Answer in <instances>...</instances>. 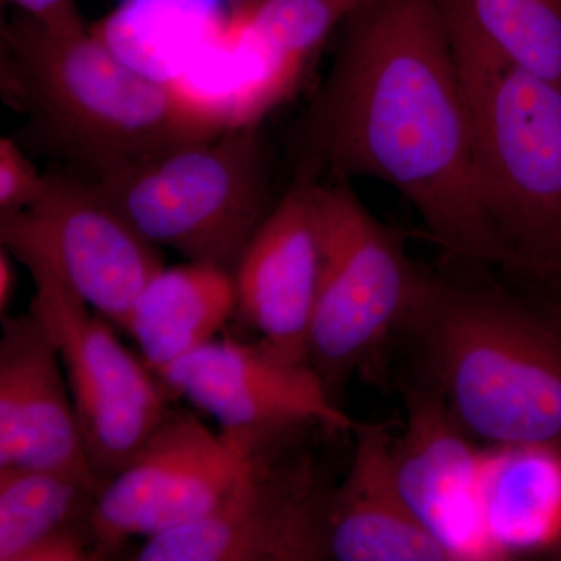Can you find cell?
Returning a JSON list of instances; mask_svg holds the SVG:
<instances>
[{
	"mask_svg": "<svg viewBox=\"0 0 561 561\" xmlns=\"http://www.w3.org/2000/svg\"><path fill=\"white\" fill-rule=\"evenodd\" d=\"M227 0H122L95 28L117 55L154 79L175 76L187 51L230 11Z\"/></svg>",
	"mask_w": 561,
	"mask_h": 561,
	"instance_id": "cell-19",
	"label": "cell"
},
{
	"mask_svg": "<svg viewBox=\"0 0 561 561\" xmlns=\"http://www.w3.org/2000/svg\"><path fill=\"white\" fill-rule=\"evenodd\" d=\"M316 186L320 278L309 331V364L335 404L404 330L430 273L393 228L373 216L345 181Z\"/></svg>",
	"mask_w": 561,
	"mask_h": 561,
	"instance_id": "cell-5",
	"label": "cell"
},
{
	"mask_svg": "<svg viewBox=\"0 0 561 561\" xmlns=\"http://www.w3.org/2000/svg\"><path fill=\"white\" fill-rule=\"evenodd\" d=\"M9 250L31 272V311L57 345L92 470L106 485L171 412L175 394L39 251Z\"/></svg>",
	"mask_w": 561,
	"mask_h": 561,
	"instance_id": "cell-8",
	"label": "cell"
},
{
	"mask_svg": "<svg viewBox=\"0 0 561 561\" xmlns=\"http://www.w3.org/2000/svg\"><path fill=\"white\" fill-rule=\"evenodd\" d=\"M346 25L309 121L313 157L400 192L454 260L513 272L479 187L440 0H364Z\"/></svg>",
	"mask_w": 561,
	"mask_h": 561,
	"instance_id": "cell-1",
	"label": "cell"
},
{
	"mask_svg": "<svg viewBox=\"0 0 561 561\" xmlns=\"http://www.w3.org/2000/svg\"><path fill=\"white\" fill-rule=\"evenodd\" d=\"M11 251L2 245L0 250V313L5 317L16 290V271L11 261Z\"/></svg>",
	"mask_w": 561,
	"mask_h": 561,
	"instance_id": "cell-24",
	"label": "cell"
},
{
	"mask_svg": "<svg viewBox=\"0 0 561 561\" xmlns=\"http://www.w3.org/2000/svg\"><path fill=\"white\" fill-rule=\"evenodd\" d=\"M408 426L393 443L405 500L454 560H500L482 516L485 454L430 383L405 390Z\"/></svg>",
	"mask_w": 561,
	"mask_h": 561,
	"instance_id": "cell-12",
	"label": "cell"
},
{
	"mask_svg": "<svg viewBox=\"0 0 561 561\" xmlns=\"http://www.w3.org/2000/svg\"><path fill=\"white\" fill-rule=\"evenodd\" d=\"M364 0H236L230 13L298 69Z\"/></svg>",
	"mask_w": 561,
	"mask_h": 561,
	"instance_id": "cell-21",
	"label": "cell"
},
{
	"mask_svg": "<svg viewBox=\"0 0 561 561\" xmlns=\"http://www.w3.org/2000/svg\"><path fill=\"white\" fill-rule=\"evenodd\" d=\"M440 2L483 203L513 273L551 283L561 276V88L505 57Z\"/></svg>",
	"mask_w": 561,
	"mask_h": 561,
	"instance_id": "cell-3",
	"label": "cell"
},
{
	"mask_svg": "<svg viewBox=\"0 0 561 561\" xmlns=\"http://www.w3.org/2000/svg\"><path fill=\"white\" fill-rule=\"evenodd\" d=\"M20 7L28 20L51 32L84 31L76 0H10Z\"/></svg>",
	"mask_w": 561,
	"mask_h": 561,
	"instance_id": "cell-23",
	"label": "cell"
},
{
	"mask_svg": "<svg viewBox=\"0 0 561 561\" xmlns=\"http://www.w3.org/2000/svg\"><path fill=\"white\" fill-rule=\"evenodd\" d=\"M516 65L561 88V0H446Z\"/></svg>",
	"mask_w": 561,
	"mask_h": 561,
	"instance_id": "cell-20",
	"label": "cell"
},
{
	"mask_svg": "<svg viewBox=\"0 0 561 561\" xmlns=\"http://www.w3.org/2000/svg\"><path fill=\"white\" fill-rule=\"evenodd\" d=\"M316 427L243 431L241 467L219 504L197 522L146 538L133 560H328L324 513L334 483L298 448Z\"/></svg>",
	"mask_w": 561,
	"mask_h": 561,
	"instance_id": "cell-7",
	"label": "cell"
},
{
	"mask_svg": "<svg viewBox=\"0 0 561 561\" xmlns=\"http://www.w3.org/2000/svg\"><path fill=\"white\" fill-rule=\"evenodd\" d=\"M245 451V432H210L173 408L135 459L103 486L94 526L106 556L133 537H153L208 515L230 489Z\"/></svg>",
	"mask_w": 561,
	"mask_h": 561,
	"instance_id": "cell-10",
	"label": "cell"
},
{
	"mask_svg": "<svg viewBox=\"0 0 561 561\" xmlns=\"http://www.w3.org/2000/svg\"><path fill=\"white\" fill-rule=\"evenodd\" d=\"M302 70L231 13L198 41L169 80L210 135L254 128L297 87Z\"/></svg>",
	"mask_w": 561,
	"mask_h": 561,
	"instance_id": "cell-16",
	"label": "cell"
},
{
	"mask_svg": "<svg viewBox=\"0 0 561 561\" xmlns=\"http://www.w3.org/2000/svg\"><path fill=\"white\" fill-rule=\"evenodd\" d=\"M7 54L32 101L105 173L162 150L209 138L169 81L122 60L94 33L10 25Z\"/></svg>",
	"mask_w": 561,
	"mask_h": 561,
	"instance_id": "cell-4",
	"label": "cell"
},
{
	"mask_svg": "<svg viewBox=\"0 0 561 561\" xmlns=\"http://www.w3.org/2000/svg\"><path fill=\"white\" fill-rule=\"evenodd\" d=\"M234 273L219 265L187 261L161 268L140 291L124 331L140 357L160 373L214 341L238 312Z\"/></svg>",
	"mask_w": 561,
	"mask_h": 561,
	"instance_id": "cell-18",
	"label": "cell"
},
{
	"mask_svg": "<svg viewBox=\"0 0 561 561\" xmlns=\"http://www.w3.org/2000/svg\"><path fill=\"white\" fill-rule=\"evenodd\" d=\"M0 467L61 471L105 486L84 448L60 353L32 311L2 317Z\"/></svg>",
	"mask_w": 561,
	"mask_h": 561,
	"instance_id": "cell-13",
	"label": "cell"
},
{
	"mask_svg": "<svg viewBox=\"0 0 561 561\" xmlns=\"http://www.w3.org/2000/svg\"><path fill=\"white\" fill-rule=\"evenodd\" d=\"M160 378L175 397L219 421L221 431L356 430V421L332 401L311 365L260 339H214L173 362Z\"/></svg>",
	"mask_w": 561,
	"mask_h": 561,
	"instance_id": "cell-11",
	"label": "cell"
},
{
	"mask_svg": "<svg viewBox=\"0 0 561 561\" xmlns=\"http://www.w3.org/2000/svg\"><path fill=\"white\" fill-rule=\"evenodd\" d=\"M46 176L36 171L20 147L0 140V216L21 213L39 197Z\"/></svg>",
	"mask_w": 561,
	"mask_h": 561,
	"instance_id": "cell-22",
	"label": "cell"
},
{
	"mask_svg": "<svg viewBox=\"0 0 561 561\" xmlns=\"http://www.w3.org/2000/svg\"><path fill=\"white\" fill-rule=\"evenodd\" d=\"M102 490L61 471L0 467V561L108 559L94 526Z\"/></svg>",
	"mask_w": 561,
	"mask_h": 561,
	"instance_id": "cell-17",
	"label": "cell"
},
{
	"mask_svg": "<svg viewBox=\"0 0 561 561\" xmlns=\"http://www.w3.org/2000/svg\"><path fill=\"white\" fill-rule=\"evenodd\" d=\"M404 332L457 423L561 459V305L430 275Z\"/></svg>",
	"mask_w": 561,
	"mask_h": 561,
	"instance_id": "cell-2",
	"label": "cell"
},
{
	"mask_svg": "<svg viewBox=\"0 0 561 561\" xmlns=\"http://www.w3.org/2000/svg\"><path fill=\"white\" fill-rule=\"evenodd\" d=\"M0 241L39 251L81 300L122 330L140 291L164 268L158 247L99 184L57 175L46 176L27 209L0 216Z\"/></svg>",
	"mask_w": 561,
	"mask_h": 561,
	"instance_id": "cell-9",
	"label": "cell"
},
{
	"mask_svg": "<svg viewBox=\"0 0 561 561\" xmlns=\"http://www.w3.org/2000/svg\"><path fill=\"white\" fill-rule=\"evenodd\" d=\"M553 552L559 553V556H561V540H560L559 545H557V548L553 549Z\"/></svg>",
	"mask_w": 561,
	"mask_h": 561,
	"instance_id": "cell-25",
	"label": "cell"
},
{
	"mask_svg": "<svg viewBox=\"0 0 561 561\" xmlns=\"http://www.w3.org/2000/svg\"><path fill=\"white\" fill-rule=\"evenodd\" d=\"M320 262L316 186L308 181L273 206L234 272L236 316L256 339L306 364Z\"/></svg>",
	"mask_w": 561,
	"mask_h": 561,
	"instance_id": "cell-14",
	"label": "cell"
},
{
	"mask_svg": "<svg viewBox=\"0 0 561 561\" xmlns=\"http://www.w3.org/2000/svg\"><path fill=\"white\" fill-rule=\"evenodd\" d=\"M354 434L350 470L328 496V560L453 561L451 551L424 526L402 493L389 427L357 423Z\"/></svg>",
	"mask_w": 561,
	"mask_h": 561,
	"instance_id": "cell-15",
	"label": "cell"
},
{
	"mask_svg": "<svg viewBox=\"0 0 561 561\" xmlns=\"http://www.w3.org/2000/svg\"><path fill=\"white\" fill-rule=\"evenodd\" d=\"M99 186L153 245L232 273L273 208L253 128L162 150L106 172Z\"/></svg>",
	"mask_w": 561,
	"mask_h": 561,
	"instance_id": "cell-6",
	"label": "cell"
},
{
	"mask_svg": "<svg viewBox=\"0 0 561 561\" xmlns=\"http://www.w3.org/2000/svg\"><path fill=\"white\" fill-rule=\"evenodd\" d=\"M560 279V278H559ZM557 280V279H556Z\"/></svg>",
	"mask_w": 561,
	"mask_h": 561,
	"instance_id": "cell-26",
	"label": "cell"
}]
</instances>
